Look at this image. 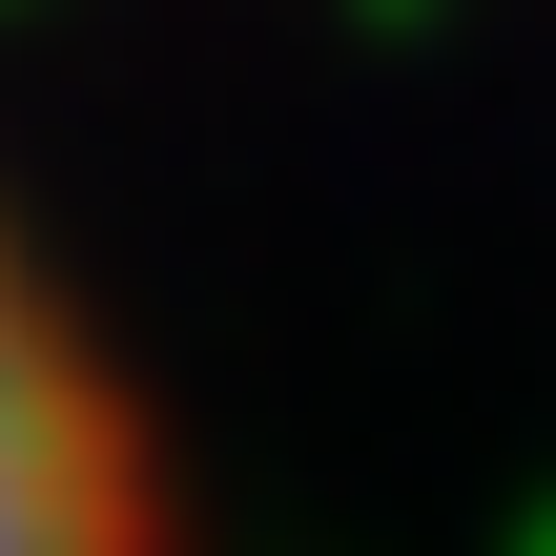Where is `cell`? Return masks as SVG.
Listing matches in <instances>:
<instances>
[{"instance_id":"1","label":"cell","mask_w":556,"mask_h":556,"mask_svg":"<svg viewBox=\"0 0 556 556\" xmlns=\"http://www.w3.org/2000/svg\"><path fill=\"white\" fill-rule=\"evenodd\" d=\"M0 556H186L124 371L83 351V309L21 227H0Z\"/></svg>"}]
</instances>
